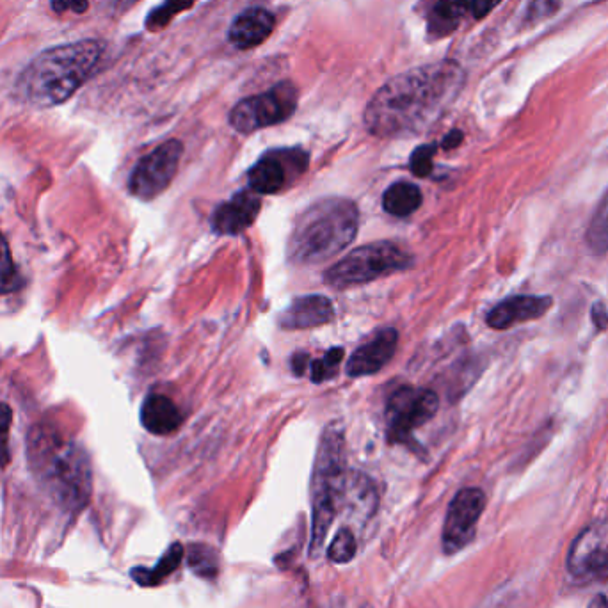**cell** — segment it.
Masks as SVG:
<instances>
[{"instance_id": "cell-6", "label": "cell", "mask_w": 608, "mask_h": 608, "mask_svg": "<svg viewBox=\"0 0 608 608\" xmlns=\"http://www.w3.org/2000/svg\"><path fill=\"white\" fill-rule=\"evenodd\" d=\"M413 264V258L402 249L388 242H372L363 248L354 249L344 256L338 264L333 265L324 281L329 287L344 290V288L360 287L370 281L390 276L393 272L404 271Z\"/></svg>"}, {"instance_id": "cell-31", "label": "cell", "mask_w": 608, "mask_h": 608, "mask_svg": "<svg viewBox=\"0 0 608 608\" xmlns=\"http://www.w3.org/2000/svg\"><path fill=\"white\" fill-rule=\"evenodd\" d=\"M89 8V0H52V9L56 13H64V11H73L77 15L86 13Z\"/></svg>"}, {"instance_id": "cell-4", "label": "cell", "mask_w": 608, "mask_h": 608, "mask_svg": "<svg viewBox=\"0 0 608 608\" xmlns=\"http://www.w3.org/2000/svg\"><path fill=\"white\" fill-rule=\"evenodd\" d=\"M360 212L345 198L315 201L297 217L288 239V260L313 265L328 262L356 239Z\"/></svg>"}, {"instance_id": "cell-27", "label": "cell", "mask_w": 608, "mask_h": 608, "mask_svg": "<svg viewBox=\"0 0 608 608\" xmlns=\"http://www.w3.org/2000/svg\"><path fill=\"white\" fill-rule=\"evenodd\" d=\"M436 148H438L436 144H422V146L416 148L411 155V159H409V168H411L413 175L418 176V178H427L431 175L432 157L436 153Z\"/></svg>"}, {"instance_id": "cell-30", "label": "cell", "mask_w": 608, "mask_h": 608, "mask_svg": "<svg viewBox=\"0 0 608 608\" xmlns=\"http://www.w3.org/2000/svg\"><path fill=\"white\" fill-rule=\"evenodd\" d=\"M192 569L201 576H214L216 575V562L212 559V555L210 553L203 552H194L191 555Z\"/></svg>"}, {"instance_id": "cell-18", "label": "cell", "mask_w": 608, "mask_h": 608, "mask_svg": "<svg viewBox=\"0 0 608 608\" xmlns=\"http://www.w3.org/2000/svg\"><path fill=\"white\" fill-rule=\"evenodd\" d=\"M184 422V416L180 413V409L176 408L175 402L160 395V393H152L148 395L143 402L141 408V424L144 429L157 436H168L180 429V425Z\"/></svg>"}, {"instance_id": "cell-17", "label": "cell", "mask_w": 608, "mask_h": 608, "mask_svg": "<svg viewBox=\"0 0 608 608\" xmlns=\"http://www.w3.org/2000/svg\"><path fill=\"white\" fill-rule=\"evenodd\" d=\"M274 25L276 20L271 11L264 8H249L233 20L228 32V40L239 50L255 48L271 36Z\"/></svg>"}, {"instance_id": "cell-20", "label": "cell", "mask_w": 608, "mask_h": 608, "mask_svg": "<svg viewBox=\"0 0 608 608\" xmlns=\"http://www.w3.org/2000/svg\"><path fill=\"white\" fill-rule=\"evenodd\" d=\"M422 191L411 182H397L390 185L383 196V207L395 217H408L422 205Z\"/></svg>"}, {"instance_id": "cell-25", "label": "cell", "mask_w": 608, "mask_h": 608, "mask_svg": "<svg viewBox=\"0 0 608 608\" xmlns=\"http://www.w3.org/2000/svg\"><path fill=\"white\" fill-rule=\"evenodd\" d=\"M196 0H166L162 6L153 9L150 16L146 18V29L148 31H160L175 18L178 13L192 8Z\"/></svg>"}, {"instance_id": "cell-34", "label": "cell", "mask_w": 608, "mask_h": 608, "mask_svg": "<svg viewBox=\"0 0 608 608\" xmlns=\"http://www.w3.org/2000/svg\"><path fill=\"white\" fill-rule=\"evenodd\" d=\"M463 132L461 130H452L450 134H448L443 141H441V146L445 148V150H452V148H457L459 144L463 143Z\"/></svg>"}, {"instance_id": "cell-10", "label": "cell", "mask_w": 608, "mask_h": 608, "mask_svg": "<svg viewBox=\"0 0 608 608\" xmlns=\"http://www.w3.org/2000/svg\"><path fill=\"white\" fill-rule=\"evenodd\" d=\"M308 169V153L301 148L271 150L249 169V189L258 194H278L294 184Z\"/></svg>"}, {"instance_id": "cell-9", "label": "cell", "mask_w": 608, "mask_h": 608, "mask_svg": "<svg viewBox=\"0 0 608 608\" xmlns=\"http://www.w3.org/2000/svg\"><path fill=\"white\" fill-rule=\"evenodd\" d=\"M182 155L184 144L178 139H169L160 144L159 148L137 162L128 182L130 192L139 200H155L173 182Z\"/></svg>"}, {"instance_id": "cell-21", "label": "cell", "mask_w": 608, "mask_h": 608, "mask_svg": "<svg viewBox=\"0 0 608 608\" xmlns=\"http://www.w3.org/2000/svg\"><path fill=\"white\" fill-rule=\"evenodd\" d=\"M182 559H184V546L178 543L173 544L168 552H166V555L157 562L155 568L134 569V571H132V578L136 580L137 584L143 585V587H153V585L162 584L173 571L178 569Z\"/></svg>"}, {"instance_id": "cell-33", "label": "cell", "mask_w": 608, "mask_h": 608, "mask_svg": "<svg viewBox=\"0 0 608 608\" xmlns=\"http://www.w3.org/2000/svg\"><path fill=\"white\" fill-rule=\"evenodd\" d=\"M500 2H502V0H472V8H470V11H472L475 18H484V16H488Z\"/></svg>"}, {"instance_id": "cell-7", "label": "cell", "mask_w": 608, "mask_h": 608, "mask_svg": "<svg viewBox=\"0 0 608 608\" xmlns=\"http://www.w3.org/2000/svg\"><path fill=\"white\" fill-rule=\"evenodd\" d=\"M297 88L283 80L262 95L240 100L230 112V125L239 134H253L260 128L272 127L287 121L297 109Z\"/></svg>"}, {"instance_id": "cell-24", "label": "cell", "mask_w": 608, "mask_h": 608, "mask_svg": "<svg viewBox=\"0 0 608 608\" xmlns=\"http://www.w3.org/2000/svg\"><path fill=\"white\" fill-rule=\"evenodd\" d=\"M20 287V274L16 271L8 240L0 232V294L15 292Z\"/></svg>"}, {"instance_id": "cell-26", "label": "cell", "mask_w": 608, "mask_h": 608, "mask_svg": "<svg viewBox=\"0 0 608 608\" xmlns=\"http://www.w3.org/2000/svg\"><path fill=\"white\" fill-rule=\"evenodd\" d=\"M345 351L342 347L329 349L322 358L312 361V381L313 383H324L336 376L338 367L344 361Z\"/></svg>"}, {"instance_id": "cell-35", "label": "cell", "mask_w": 608, "mask_h": 608, "mask_svg": "<svg viewBox=\"0 0 608 608\" xmlns=\"http://www.w3.org/2000/svg\"><path fill=\"white\" fill-rule=\"evenodd\" d=\"M306 365H308V354L299 352V354H296V356L292 358V368H294V372H296L297 376L303 374Z\"/></svg>"}, {"instance_id": "cell-2", "label": "cell", "mask_w": 608, "mask_h": 608, "mask_svg": "<svg viewBox=\"0 0 608 608\" xmlns=\"http://www.w3.org/2000/svg\"><path fill=\"white\" fill-rule=\"evenodd\" d=\"M27 459L41 488L68 511L88 504L93 488L86 450L56 427L38 424L27 434Z\"/></svg>"}, {"instance_id": "cell-16", "label": "cell", "mask_w": 608, "mask_h": 608, "mask_svg": "<svg viewBox=\"0 0 608 608\" xmlns=\"http://www.w3.org/2000/svg\"><path fill=\"white\" fill-rule=\"evenodd\" d=\"M335 317V308L324 296L297 297L285 312L280 313L278 324L281 329L299 331V329L319 328L328 324Z\"/></svg>"}, {"instance_id": "cell-36", "label": "cell", "mask_w": 608, "mask_h": 608, "mask_svg": "<svg viewBox=\"0 0 608 608\" xmlns=\"http://www.w3.org/2000/svg\"><path fill=\"white\" fill-rule=\"evenodd\" d=\"M137 0H112V9L114 13H125L127 9L132 8Z\"/></svg>"}, {"instance_id": "cell-12", "label": "cell", "mask_w": 608, "mask_h": 608, "mask_svg": "<svg viewBox=\"0 0 608 608\" xmlns=\"http://www.w3.org/2000/svg\"><path fill=\"white\" fill-rule=\"evenodd\" d=\"M568 569L582 580H608V544L601 543L592 528L576 537L568 553Z\"/></svg>"}, {"instance_id": "cell-19", "label": "cell", "mask_w": 608, "mask_h": 608, "mask_svg": "<svg viewBox=\"0 0 608 608\" xmlns=\"http://www.w3.org/2000/svg\"><path fill=\"white\" fill-rule=\"evenodd\" d=\"M470 8L472 0H434L427 18V31L432 38H445L456 31Z\"/></svg>"}, {"instance_id": "cell-15", "label": "cell", "mask_w": 608, "mask_h": 608, "mask_svg": "<svg viewBox=\"0 0 608 608\" xmlns=\"http://www.w3.org/2000/svg\"><path fill=\"white\" fill-rule=\"evenodd\" d=\"M399 335L392 328L379 331L368 344L352 352L347 363V374L351 377L372 376L386 367L397 351Z\"/></svg>"}, {"instance_id": "cell-8", "label": "cell", "mask_w": 608, "mask_h": 608, "mask_svg": "<svg viewBox=\"0 0 608 608\" xmlns=\"http://www.w3.org/2000/svg\"><path fill=\"white\" fill-rule=\"evenodd\" d=\"M440 408V399L425 388H400L386 406V432L390 443H411L413 431L427 424Z\"/></svg>"}, {"instance_id": "cell-3", "label": "cell", "mask_w": 608, "mask_h": 608, "mask_svg": "<svg viewBox=\"0 0 608 608\" xmlns=\"http://www.w3.org/2000/svg\"><path fill=\"white\" fill-rule=\"evenodd\" d=\"M105 45L82 40L48 48L32 59L18 79V91L36 107H54L70 100L91 79L104 56Z\"/></svg>"}, {"instance_id": "cell-13", "label": "cell", "mask_w": 608, "mask_h": 608, "mask_svg": "<svg viewBox=\"0 0 608 608\" xmlns=\"http://www.w3.org/2000/svg\"><path fill=\"white\" fill-rule=\"evenodd\" d=\"M262 201L253 191H240L224 201L212 216V230L217 235H239L255 223Z\"/></svg>"}, {"instance_id": "cell-32", "label": "cell", "mask_w": 608, "mask_h": 608, "mask_svg": "<svg viewBox=\"0 0 608 608\" xmlns=\"http://www.w3.org/2000/svg\"><path fill=\"white\" fill-rule=\"evenodd\" d=\"M592 324L596 326L598 331L608 329V310L603 303H594L591 308Z\"/></svg>"}, {"instance_id": "cell-14", "label": "cell", "mask_w": 608, "mask_h": 608, "mask_svg": "<svg viewBox=\"0 0 608 608\" xmlns=\"http://www.w3.org/2000/svg\"><path fill=\"white\" fill-rule=\"evenodd\" d=\"M552 306L553 299L550 296H512L496 304L488 313L486 322L489 328L504 331L516 324L541 319Z\"/></svg>"}, {"instance_id": "cell-28", "label": "cell", "mask_w": 608, "mask_h": 608, "mask_svg": "<svg viewBox=\"0 0 608 608\" xmlns=\"http://www.w3.org/2000/svg\"><path fill=\"white\" fill-rule=\"evenodd\" d=\"M13 424V409L8 404L0 402V468L8 466L11 461L9 452V429Z\"/></svg>"}, {"instance_id": "cell-5", "label": "cell", "mask_w": 608, "mask_h": 608, "mask_svg": "<svg viewBox=\"0 0 608 608\" xmlns=\"http://www.w3.org/2000/svg\"><path fill=\"white\" fill-rule=\"evenodd\" d=\"M347 480L344 432L331 424L322 432L313 470L312 555L324 546L329 528L344 507Z\"/></svg>"}, {"instance_id": "cell-29", "label": "cell", "mask_w": 608, "mask_h": 608, "mask_svg": "<svg viewBox=\"0 0 608 608\" xmlns=\"http://www.w3.org/2000/svg\"><path fill=\"white\" fill-rule=\"evenodd\" d=\"M560 8V0H530L525 11V22L534 25L555 15Z\"/></svg>"}, {"instance_id": "cell-23", "label": "cell", "mask_w": 608, "mask_h": 608, "mask_svg": "<svg viewBox=\"0 0 608 608\" xmlns=\"http://www.w3.org/2000/svg\"><path fill=\"white\" fill-rule=\"evenodd\" d=\"M358 541L351 528H340L329 544L328 557L335 564H347L356 557Z\"/></svg>"}, {"instance_id": "cell-37", "label": "cell", "mask_w": 608, "mask_h": 608, "mask_svg": "<svg viewBox=\"0 0 608 608\" xmlns=\"http://www.w3.org/2000/svg\"><path fill=\"white\" fill-rule=\"evenodd\" d=\"M589 608H608L607 596H605V594H598V596H594L591 603H589Z\"/></svg>"}, {"instance_id": "cell-1", "label": "cell", "mask_w": 608, "mask_h": 608, "mask_svg": "<svg viewBox=\"0 0 608 608\" xmlns=\"http://www.w3.org/2000/svg\"><path fill=\"white\" fill-rule=\"evenodd\" d=\"M463 82V68L456 61L425 64L400 73L368 102V132L377 137L415 136L456 100Z\"/></svg>"}, {"instance_id": "cell-22", "label": "cell", "mask_w": 608, "mask_h": 608, "mask_svg": "<svg viewBox=\"0 0 608 608\" xmlns=\"http://www.w3.org/2000/svg\"><path fill=\"white\" fill-rule=\"evenodd\" d=\"M585 240L594 255L608 253V191L592 216Z\"/></svg>"}, {"instance_id": "cell-11", "label": "cell", "mask_w": 608, "mask_h": 608, "mask_svg": "<svg viewBox=\"0 0 608 608\" xmlns=\"http://www.w3.org/2000/svg\"><path fill=\"white\" fill-rule=\"evenodd\" d=\"M484 507L486 495L482 489L464 488L454 496L443 525V552L454 555L472 543Z\"/></svg>"}]
</instances>
